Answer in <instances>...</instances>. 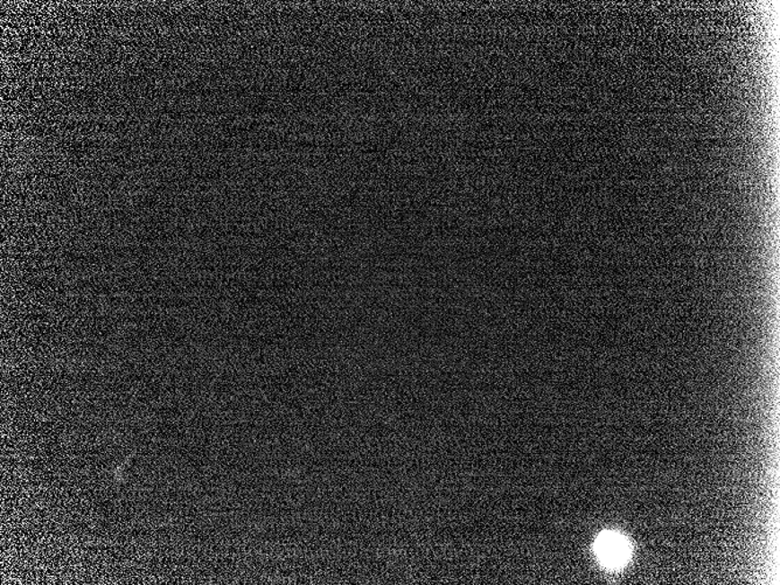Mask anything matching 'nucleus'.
I'll list each match as a JSON object with an SVG mask.
<instances>
[{
    "instance_id": "obj_1",
    "label": "nucleus",
    "mask_w": 780,
    "mask_h": 585,
    "mask_svg": "<svg viewBox=\"0 0 780 585\" xmlns=\"http://www.w3.org/2000/svg\"><path fill=\"white\" fill-rule=\"evenodd\" d=\"M630 545L623 536L615 532L601 533L596 541V554L608 568L623 567L630 559Z\"/></svg>"
}]
</instances>
